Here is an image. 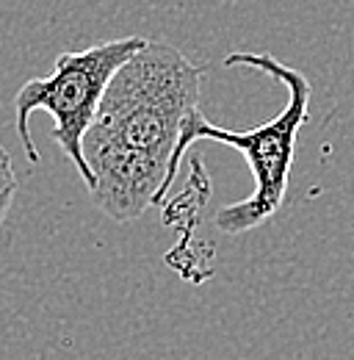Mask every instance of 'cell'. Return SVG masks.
<instances>
[{"label":"cell","mask_w":354,"mask_h":360,"mask_svg":"<svg viewBox=\"0 0 354 360\" xmlns=\"http://www.w3.org/2000/svg\"><path fill=\"white\" fill-rule=\"evenodd\" d=\"M199 78L202 70L166 42H147L111 78L84 136V155L94 205L114 222H133L161 205L183 122L199 100Z\"/></svg>","instance_id":"obj_1"},{"label":"cell","mask_w":354,"mask_h":360,"mask_svg":"<svg viewBox=\"0 0 354 360\" xmlns=\"http://www.w3.org/2000/svg\"><path fill=\"white\" fill-rule=\"evenodd\" d=\"M224 67H252V70L271 75L274 81H280L288 89V103L271 122H263L252 131L219 128V125L208 122L199 108H194L183 122L175 155L169 161L166 183L161 191V205L166 202L169 186L175 183L177 167H180L185 150L202 139L221 141V144L244 153V158L252 169V180H255V191L247 200L219 208L216 219H214L221 233L238 236V233L266 225L285 202L288 178H291V167H294V155H296V139H299L302 125L310 120V81L296 67L282 64L271 53H230L224 58Z\"/></svg>","instance_id":"obj_2"},{"label":"cell","mask_w":354,"mask_h":360,"mask_svg":"<svg viewBox=\"0 0 354 360\" xmlns=\"http://www.w3.org/2000/svg\"><path fill=\"white\" fill-rule=\"evenodd\" d=\"M147 45L144 37H122L111 42H100L78 53H61L55 58V70L50 78H31L14 97L17 111V134L25 147V158L31 164L39 161L37 144L28 131V120L34 111H44L53 117V141L64 150L72 161L86 188H94V175L84 155V136L88 134L91 122L97 120L103 94L108 89L111 78L122 64Z\"/></svg>","instance_id":"obj_3"},{"label":"cell","mask_w":354,"mask_h":360,"mask_svg":"<svg viewBox=\"0 0 354 360\" xmlns=\"http://www.w3.org/2000/svg\"><path fill=\"white\" fill-rule=\"evenodd\" d=\"M14 194H17V175H14V164L8 150L0 144V227L6 222L11 205H14Z\"/></svg>","instance_id":"obj_4"}]
</instances>
